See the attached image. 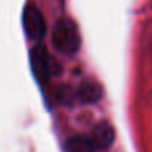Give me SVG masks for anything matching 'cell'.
Returning a JSON list of instances; mask_svg holds the SVG:
<instances>
[{"instance_id": "6da1fadb", "label": "cell", "mask_w": 152, "mask_h": 152, "mask_svg": "<svg viewBox=\"0 0 152 152\" xmlns=\"http://www.w3.org/2000/svg\"><path fill=\"white\" fill-rule=\"evenodd\" d=\"M53 45L62 54L72 55L80 50L81 35L77 24L69 18H62L57 22L53 31Z\"/></svg>"}, {"instance_id": "7a4b0ae2", "label": "cell", "mask_w": 152, "mask_h": 152, "mask_svg": "<svg viewBox=\"0 0 152 152\" xmlns=\"http://www.w3.org/2000/svg\"><path fill=\"white\" fill-rule=\"evenodd\" d=\"M23 27L30 39L37 42L43 39L46 34V24H45V18L38 7L32 4L26 6L23 11Z\"/></svg>"}, {"instance_id": "3957f363", "label": "cell", "mask_w": 152, "mask_h": 152, "mask_svg": "<svg viewBox=\"0 0 152 152\" xmlns=\"http://www.w3.org/2000/svg\"><path fill=\"white\" fill-rule=\"evenodd\" d=\"M30 62L35 78L40 83H47L53 72L51 59L47 54L46 49L42 46H35L30 51Z\"/></svg>"}, {"instance_id": "277c9868", "label": "cell", "mask_w": 152, "mask_h": 152, "mask_svg": "<svg viewBox=\"0 0 152 152\" xmlns=\"http://www.w3.org/2000/svg\"><path fill=\"white\" fill-rule=\"evenodd\" d=\"M115 129L108 121H101L100 124L94 126L90 136L93 145H94L96 151H104L108 149L115 141Z\"/></svg>"}, {"instance_id": "5b68a950", "label": "cell", "mask_w": 152, "mask_h": 152, "mask_svg": "<svg viewBox=\"0 0 152 152\" xmlns=\"http://www.w3.org/2000/svg\"><path fill=\"white\" fill-rule=\"evenodd\" d=\"M102 96V90H101L100 85L96 82L88 81L81 85L80 90H78V97L83 104H94L101 100Z\"/></svg>"}, {"instance_id": "8992f818", "label": "cell", "mask_w": 152, "mask_h": 152, "mask_svg": "<svg viewBox=\"0 0 152 152\" xmlns=\"http://www.w3.org/2000/svg\"><path fill=\"white\" fill-rule=\"evenodd\" d=\"M66 152H96V148L93 145L89 136H73L65 144Z\"/></svg>"}]
</instances>
